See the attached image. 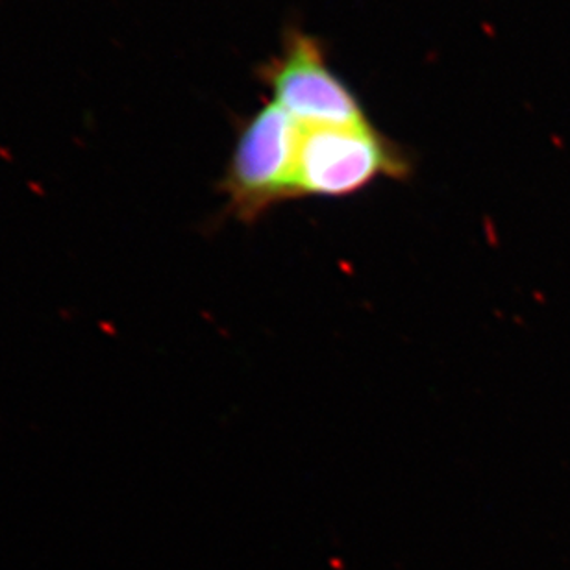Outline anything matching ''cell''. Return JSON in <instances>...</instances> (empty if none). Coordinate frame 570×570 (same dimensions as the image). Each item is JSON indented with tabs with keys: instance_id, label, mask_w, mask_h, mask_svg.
I'll return each mask as SVG.
<instances>
[{
	"instance_id": "1",
	"label": "cell",
	"mask_w": 570,
	"mask_h": 570,
	"mask_svg": "<svg viewBox=\"0 0 570 570\" xmlns=\"http://www.w3.org/2000/svg\"><path fill=\"white\" fill-rule=\"evenodd\" d=\"M412 173V156L373 125L304 127L293 200L354 197L376 181L407 180Z\"/></svg>"
},
{
	"instance_id": "2",
	"label": "cell",
	"mask_w": 570,
	"mask_h": 570,
	"mask_svg": "<svg viewBox=\"0 0 570 570\" xmlns=\"http://www.w3.org/2000/svg\"><path fill=\"white\" fill-rule=\"evenodd\" d=\"M302 128L276 102L243 122L225 175L217 181V191L225 198V219L254 225L271 209L293 200Z\"/></svg>"
},
{
	"instance_id": "3",
	"label": "cell",
	"mask_w": 570,
	"mask_h": 570,
	"mask_svg": "<svg viewBox=\"0 0 570 570\" xmlns=\"http://www.w3.org/2000/svg\"><path fill=\"white\" fill-rule=\"evenodd\" d=\"M259 78L302 127L371 125L356 94L335 75L315 36L291 30L281 52L259 67Z\"/></svg>"
}]
</instances>
